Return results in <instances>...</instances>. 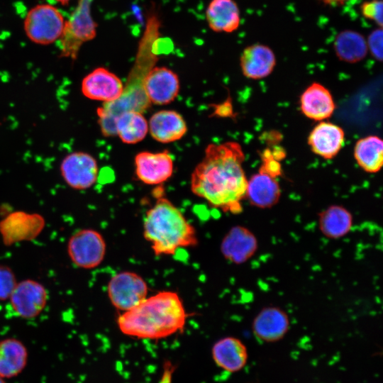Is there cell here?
Returning <instances> with one entry per match:
<instances>
[{
    "instance_id": "6da1fadb",
    "label": "cell",
    "mask_w": 383,
    "mask_h": 383,
    "mask_svg": "<svg viewBox=\"0 0 383 383\" xmlns=\"http://www.w3.org/2000/svg\"><path fill=\"white\" fill-rule=\"evenodd\" d=\"M244 159L242 148L236 142L209 144L192 174V192L215 208L240 213L248 184Z\"/></svg>"
},
{
    "instance_id": "7a4b0ae2",
    "label": "cell",
    "mask_w": 383,
    "mask_h": 383,
    "mask_svg": "<svg viewBox=\"0 0 383 383\" xmlns=\"http://www.w3.org/2000/svg\"><path fill=\"white\" fill-rule=\"evenodd\" d=\"M160 22L156 18H148L145 32L140 39L136 60L128 76L123 93L117 99L105 102L97 109L98 123L104 136H116L115 121L126 111L143 113L151 105L144 88L143 80L157 60L155 50L159 41Z\"/></svg>"
},
{
    "instance_id": "3957f363",
    "label": "cell",
    "mask_w": 383,
    "mask_h": 383,
    "mask_svg": "<svg viewBox=\"0 0 383 383\" xmlns=\"http://www.w3.org/2000/svg\"><path fill=\"white\" fill-rule=\"evenodd\" d=\"M187 313L179 295L161 291L147 296L134 308L122 312L117 319L120 331L138 339L157 340L182 331Z\"/></svg>"
},
{
    "instance_id": "277c9868",
    "label": "cell",
    "mask_w": 383,
    "mask_h": 383,
    "mask_svg": "<svg viewBox=\"0 0 383 383\" xmlns=\"http://www.w3.org/2000/svg\"><path fill=\"white\" fill-rule=\"evenodd\" d=\"M143 235L157 256L174 255L182 248L198 243L194 227L182 211L165 197H159L148 210Z\"/></svg>"
},
{
    "instance_id": "5b68a950",
    "label": "cell",
    "mask_w": 383,
    "mask_h": 383,
    "mask_svg": "<svg viewBox=\"0 0 383 383\" xmlns=\"http://www.w3.org/2000/svg\"><path fill=\"white\" fill-rule=\"evenodd\" d=\"M66 21L62 12L49 4H40L27 13L23 28L30 40L38 45H50L60 40Z\"/></svg>"
},
{
    "instance_id": "8992f818",
    "label": "cell",
    "mask_w": 383,
    "mask_h": 383,
    "mask_svg": "<svg viewBox=\"0 0 383 383\" xmlns=\"http://www.w3.org/2000/svg\"><path fill=\"white\" fill-rule=\"evenodd\" d=\"M90 1L81 0L60 37L61 55L74 59L81 45L96 35V24L90 13Z\"/></svg>"
},
{
    "instance_id": "52a82bcc",
    "label": "cell",
    "mask_w": 383,
    "mask_h": 383,
    "mask_svg": "<svg viewBox=\"0 0 383 383\" xmlns=\"http://www.w3.org/2000/svg\"><path fill=\"white\" fill-rule=\"evenodd\" d=\"M106 244L102 235L91 228L81 229L72 235L67 243V253L77 267L93 269L104 259Z\"/></svg>"
},
{
    "instance_id": "ba28073f",
    "label": "cell",
    "mask_w": 383,
    "mask_h": 383,
    "mask_svg": "<svg viewBox=\"0 0 383 383\" xmlns=\"http://www.w3.org/2000/svg\"><path fill=\"white\" fill-rule=\"evenodd\" d=\"M107 294L111 304L124 312L134 308L148 294L146 282L138 274L123 271L114 274L107 287Z\"/></svg>"
},
{
    "instance_id": "9c48e42d",
    "label": "cell",
    "mask_w": 383,
    "mask_h": 383,
    "mask_svg": "<svg viewBox=\"0 0 383 383\" xmlns=\"http://www.w3.org/2000/svg\"><path fill=\"white\" fill-rule=\"evenodd\" d=\"M60 171L69 187L77 190H84L96 182L99 167L96 159L91 155L76 151L62 159Z\"/></svg>"
},
{
    "instance_id": "30bf717a",
    "label": "cell",
    "mask_w": 383,
    "mask_h": 383,
    "mask_svg": "<svg viewBox=\"0 0 383 383\" xmlns=\"http://www.w3.org/2000/svg\"><path fill=\"white\" fill-rule=\"evenodd\" d=\"M9 299L17 315L23 318L31 319L38 316L45 309L48 294L41 283L27 279L17 282Z\"/></svg>"
},
{
    "instance_id": "8fae6325",
    "label": "cell",
    "mask_w": 383,
    "mask_h": 383,
    "mask_svg": "<svg viewBox=\"0 0 383 383\" xmlns=\"http://www.w3.org/2000/svg\"><path fill=\"white\" fill-rule=\"evenodd\" d=\"M45 225L43 217L38 213L17 211L6 216L0 222V233L6 245L35 238Z\"/></svg>"
},
{
    "instance_id": "7c38bea8",
    "label": "cell",
    "mask_w": 383,
    "mask_h": 383,
    "mask_svg": "<svg viewBox=\"0 0 383 383\" xmlns=\"http://www.w3.org/2000/svg\"><path fill=\"white\" fill-rule=\"evenodd\" d=\"M143 88L151 104L165 105L177 96L179 80L172 70L165 67H153L144 78Z\"/></svg>"
},
{
    "instance_id": "4fadbf2b",
    "label": "cell",
    "mask_w": 383,
    "mask_h": 383,
    "mask_svg": "<svg viewBox=\"0 0 383 383\" xmlns=\"http://www.w3.org/2000/svg\"><path fill=\"white\" fill-rule=\"evenodd\" d=\"M123 84L118 77L104 67H97L82 79L81 91L91 100L110 102L119 98Z\"/></svg>"
},
{
    "instance_id": "5bb4252c",
    "label": "cell",
    "mask_w": 383,
    "mask_h": 383,
    "mask_svg": "<svg viewBox=\"0 0 383 383\" xmlns=\"http://www.w3.org/2000/svg\"><path fill=\"white\" fill-rule=\"evenodd\" d=\"M135 174L147 184H160L169 179L173 173V159L167 150L140 152L135 157Z\"/></svg>"
},
{
    "instance_id": "9a60e30c",
    "label": "cell",
    "mask_w": 383,
    "mask_h": 383,
    "mask_svg": "<svg viewBox=\"0 0 383 383\" xmlns=\"http://www.w3.org/2000/svg\"><path fill=\"white\" fill-rule=\"evenodd\" d=\"M258 242L255 234L242 226L232 227L221 243V252L229 262L240 265L249 260L256 252Z\"/></svg>"
},
{
    "instance_id": "2e32d148",
    "label": "cell",
    "mask_w": 383,
    "mask_h": 383,
    "mask_svg": "<svg viewBox=\"0 0 383 383\" xmlns=\"http://www.w3.org/2000/svg\"><path fill=\"white\" fill-rule=\"evenodd\" d=\"M287 313L277 306H267L261 309L252 321L255 336L263 342H276L281 340L289 328Z\"/></svg>"
},
{
    "instance_id": "e0dca14e",
    "label": "cell",
    "mask_w": 383,
    "mask_h": 383,
    "mask_svg": "<svg viewBox=\"0 0 383 383\" xmlns=\"http://www.w3.org/2000/svg\"><path fill=\"white\" fill-rule=\"evenodd\" d=\"M240 64L245 77L260 79L270 75L276 65V57L267 45L255 43L247 46L240 55Z\"/></svg>"
},
{
    "instance_id": "ac0fdd59",
    "label": "cell",
    "mask_w": 383,
    "mask_h": 383,
    "mask_svg": "<svg viewBox=\"0 0 383 383\" xmlns=\"http://www.w3.org/2000/svg\"><path fill=\"white\" fill-rule=\"evenodd\" d=\"M148 129L157 141L169 143L181 139L187 131V123L180 113L172 110H162L150 118Z\"/></svg>"
},
{
    "instance_id": "d6986e66",
    "label": "cell",
    "mask_w": 383,
    "mask_h": 383,
    "mask_svg": "<svg viewBox=\"0 0 383 383\" xmlns=\"http://www.w3.org/2000/svg\"><path fill=\"white\" fill-rule=\"evenodd\" d=\"M343 130L329 122L318 123L311 132L309 144L312 151L325 158L335 157L344 144Z\"/></svg>"
},
{
    "instance_id": "ffe728a7",
    "label": "cell",
    "mask_w": 383,
    "mask_h": 383,
    "mask_svg": "<svg viewBox=\"0 0 383 383\" xmlns=\"http://www.w3.org/2000/svg\"><path fill=\"white\" fill-rule=\"evenodd\" d=\"M211 353L216 365L231 372L243 369L248 360V350L245 344L240 339L231 336L216 342Z\"/></svg>"
},
{
    "instance_id": "44dd1931",
    "label": "cell",
    "mask_w": 383,
    "mask_h": 383,
    "mask_svg": "<svg viewBox=\"0 0 383 383\" xmlns=\"http://www.w3.org/2000/svg\"><path fill=\"white\" fill-rule=\"evenodd\" d=\"M300 107L306 117L315 121H322L333 114L335 104L328 89L322 84L314 82L301 94Z\"/></svg>"
},
{
    "instance_id": "7402d4cb",
    "label": "cell",
    "mask_w": 383,
    "mask_h": 383,
    "mask_svg": "<svg viewBox=\"0 0 383 383\" xmlns=\"http://www.w3.org/2000/svg\"><path fill=\"white\" fill-rule=\"evenodd\" d=\"M28 351L24 343L15 338L0 341V377L11 379L19 375L26 368Z\"/></svg>"
},
{
    "instance_id": "603a6c76",
    "label": "cell",
    "mask_w": 383,
    "mask_h": 383,
    "mask_svg": "<svg viewBox=\"0 0 383 383\" xmlns=\"http://www.w3.org/2000/svg\"><path fill=\"white\" fill-rule=\"evenodd\" d=\"M206 18L209 26L216 32L232 33L240 23V13L234 0H211Z\"/></svg>"
},
{
    "instance_id": "cb8c5ba5",
    "label": "cell",
    "mask_w": 383,
    "mask_h": 383,
    "mask_svg": "<svg viewBox=\"0 0 383 383\" xmlns=\"http://www.w3.org/2000/svg\"><path fill=\"white\" fill-rule=\"evenodd\" d=\"M280 195L279 184L268 174L259 172L248 181L245 197L257 207H272L278 202Z\"/></svg>"
},
{
    "instance_id": "d4e9b609",
    "label": "cell",
    "mask_w": 383,
    "mask_h": 383,
    "mask_svg": "<svg viewBox=\"0 0 383 383\" xmlns=\"http://www.w3.org/2000/svg\"><path fill=\"white\" fill-rule=\"evenodd\" d=\"M353 218L350 212L340 205H332L323 210L318 217V228L329 239H339L352 229Z\"/></svg>"
},
{
    "instance_id": "484cf974",
    "label": "cell",
    "mask_w": 383,
    "mask_h": 383,
    "mask_svg": "<svg viewBox=\"0 0 383 383\" xmlns=\"http://www.w3.org/2000/svg\"><path fill=\"white\" fill-rule=\"evenodd\" d=\"M333 49L337 57L348 63L362 60L368 52L364 35L350 29L343 30L335 35Z\"/></svg>"
},
{
    "instance_id": "4316f807",
    "label": "cell",
    "mask_w": 383,
    "mask_h": 383,
    "mask_svg": "<svg viewBox=\"0 0 383 383\" xmlns=\"http://www.w3.org/2000/svg\"><path fill=\"white\" fill-rule=\"evenodd\" d=\"M354 155L358 165L367 172H378L383 163V143L377 136L370 135L359 140Z\"/></svg>"
},
{
    "instance_id": "83f0119b",
    "label": "cell",
    "mask_w": 383,
    "mask_h": 383,
    "mask_svg": "<svg viewBox=\"0 0 383 383\" xmlns=\"http://www.w3.org/2000/svg\"><path fill=\"white\" fill-rule=\"evenodd\" d=\"M116 134L122 142L127 144L137 143L146 136L148 123L142 113L126 111L118 116L115 121Z\"/></svg>"
},
{
    "instance_id": "f1b7e54d",
    "label": "cell",
    "mask_w": 383,
    "mask_h": 383,
    "mask_svg": "<svg viewBox=\"0 0 383 383\" xmlns=\"http://www.w3.org/2000/svg\"><path fill=\"white\" fill-rule=\"evenodd\" d=\"M360 12L364 18L373 21L378 27L382 28L383 4L382 0H370L360 5Z\"/></svg>"
},
{
    "instance_id": "f546056e",
    "label": "cell",
    "mask_w": 383,
    "mask_h": 383,
    "mask_svg": "<svg viewBox=\"0 0 383 383\" xmlns=\"http://www.w3.org/2000/svg\"><path fill=\"white\" fill-rule=\"evenodd\" d=\"M17 282L13 270L8 266L0 265V301L9 299Z\"/></svg>"
},
{
    "instance_id": "4dcf8cb0",
    "label": "cell",
    "mask_w": 383,
    "mask_h": 383,
    "mask_svg": "<svg viewBox=\"0 0 383 383\" xmlns=\"http://www.w3.org/2000/svg\"><path fill=\"white\" fill-rule=\"evenodd\" d=\"M382 39L383 31L381 27L374 29L366 39L368 52L379 62L382 60Z\"/></svg>"
},
{
    "instance_id": "1f68e13d",
    "label": "cell",
    "mask_w": 383,
    "mask_h": 383,
    "mask_svg": "<svg viewBox=\"0 0 383 383\" xmlns=\"http://www.w3.org/2000/svg\"><path fill=\"white\" fill-rule=\"evenodd\" d=\"M262 162L260 172L265 173L274 178L281 174L282 168L279 161L274 157L270 150L266 149L263 152Z\"/></svg>"
},
{
    "instance_id": "d6a6232c",
    "label": "cell",
    "mask_w": 383,
    "mask_h": 383,
    "mask_svg": "<svg viewBox=\"0 0 383 383\" xmlns=\"http://www.w3.org/2000/svg\"><path fill=\"white\" fill-rule=\"evenodd\" d=\"M350 0H321L325 5L338 6L345 4Z\"/></svg>"
},
{
    "instance_id": "836d02e7",
    "label": "cell",
    "mask_w": 383,
    "mask_h": 383,
    "mask_svg": "<svg viewBox=\"0 0 383 383\" xmlns=\"http://www.w3.org/2000/svg\"><path fill=\"white\" fill-rule=\"evenodd\" d=\"M53 1H55L57 3L60 4L62 6H66L70 3L71 0H53Z\"/></svg>"
},
{
    "instance_id": "e575fe53",
    "label": "cell",
    "mask_w": 383,
    "mask_h": 383,
    "mask_svg": "<svg viewBox=\"0 0 383 383\" xmlns=\"http://www.w3.org/2000/svg\"><path fill=\"white\" fill-rule=\"evenodd\" d=\"M0 383H6L5 379L0 377Z\"/></svg>"
}]
</instances>
